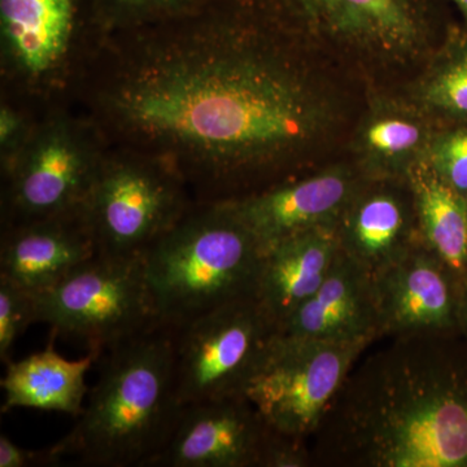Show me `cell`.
<instances>
[{
  "label": "cell",
  "instance_id": "1",
  "mask_svg": "<svg viewBox=\"0 0 467 467\" xmlns=\"http://www.w3.org/2000/svg\"><path fill=\"white\" fill-rule=\"evenodd\" d=\"M202 42L160 52L117 84L109 104L126 128L174 150L199 202H212L236 174L317 138L328 113L285 64Z\"/></svg>",
  "mask_w": 467,
  "mask_h": 467
},
{
  "label": "cell",
  "instance_id": "2",
  "mask_svg": "<svg viewBox=\"0 0 467 467\" xmlns=\"http://www.w3.org/2000/svg\"><path fill=\"white\" fill-rule=\"evenodd\" d=\"M95 365L98 378L76 425L47 448L52 465L150 467L183 410L171 328L155 325L101 353Z\"/></svg>",
  "mask_w": 467,
  "mask_h": 467
},
{
  "label": "cell",
  "instance_id": "3",
  "mask_svg": "<svg viewBox=\"0 0 467 467\" xmlns=\"http://www.w3.org/2000/svg\"><path fill=\"white\" fill-rule=\"evenodd\" d=\"M358 389L347 434L377 467H467V378L422 356L384 358Z\"/></svg>",
  "mask_w": 467,
  "mask_h": 467
},
{
  "label": "cell",
  "instance_id": "4",
  "mask_svg": "<svg viewBox=\"0 0 467 467\" xmlns=\"http://www.w3.org/2000/svg\"><path fill=\"white\" fill-rule=\"evenodd\" d=\"M260 254L226 202H195L143 254L159 324L178 327L254 297Z\"/></svg>",
  "mask_w": 467,
  "mask_h": 467
},
{
  "label": "cell",
  "instance_id": "5",
  "mask_svg": "<svg viewBox=\"0 0 467 467\" xmlns=\"http://www.w3.org/2000/svg\"><path fill=\"white\" fill-rule=\"evenodd\" d=\"M34 295L36 324L106 352L158 325L143 256L95 254L58 284Z\"/></svg>",
  "mask_w": 467,
  "mask_h": 467
},
{
  "label": "cell",
  "instance_id": "6",
  "mask_svg": "<svg viewBox=\"0 0 467 467\" xmlns=\"http://www.w3.org/2000/svg\"><path fill=\"white\" fill-rule=\"evenodd\" d=\"M370 343L306 339L278 331L252 373L244 398L270 430L301 441L317 429Z\"/></svg>",
  "mask_w": 467,
  "mask_h": 467
},
{
  "label": "cell",
  "instance_id": "7",
  "mask_svg": "<svg viewBox=\"0 0 467 467\" xmlns=\"http://www.w3.org/2000/svg\"><path fill=\"white\" fill-rule=\"evenodd\" d=\"M177 168L140 160L101 162L82 205L98 254L143 256L190 211Z\"/></svg>",
  "mask_w": 467,
  "mask_h": 467
},
{
  "label": "cell",
  "instance_id": "8",
  "mask_svg": "<svg viewBox=\"0 0 467 467\" xmlns=\"http://www.w3.org/2000/svg\"><path fill=\"white\" fill-rule=\"evenodd\" d=\"M171 328L175 389L183 407L244 396L261 356L278 333V325L254 296Z\"/></svg>",
  "mask_w": 467,
  "mask_h": 467
},
{
  "label": "cell",
  "instance_id": "9",
  "mask_svg": "<svg viewBox=\"0 0 467 467\" xmlns=\"http://www.w3.org/2000/svg\"><path fill=\"white\" fill-rule=\"evenodd\" d=\"M101 162L66 126H52L15 153L5 192V227L58 216L84 205Z\"/></svg>",
  "mask_w": 467,
  "mask_h": 467
},
{
  "label": "cell",
  "instance_id": "10",
  "mask_svg": "<svg viewBox=\"0 0 467 467\" xmlns=\"http://www.w3.org/2000/svg\"><path fill=\"white\" fill-rule=\"evenodd\" d=\"M272 432L244 396L184 405L150 467H264Z\"/></svg>",
  "mask_w": 467,
  "mask_h": 467
},
{
  "label": "cell",
  "instance_id": "11",
  "mask_svg": "<svg viewBox=\"0 0 467 467\" xmlns=\"http://www.w3.org/2000/svg\"><path fill=\"white\" fill-rule=\"evenodd\" d=\"M279 16L337 42L402 54L425 36L427 0H261Z\"/></svg>",
  "mask_w": 467,
  "mask_h": 467
},
{
  "label": "cell",
  "instance_id": "12",
  "mask_svg": "<svg viewBox=\"0 0 467 467\" xmlns=\"http://www.w3.org/2000/svg\"><path fill=\"white\" fill-rule=\"evenodd\" d=\"M373 285L380 335L418 337L459 325V281L422 241Z\"/></svg>",
  "mask_w": 467,
  "mask_h": 467
},
{
  "label": "cell",
  "instance_id": "13",
  "mask_svg": "<svg viewBox=\"0 0 467 467\" xmlns=\"http://www.w3.org/2000/svg\"><path fill=\"white\" fill-rule=\"evenodd\" d=\"M356 192L350 171L333 168L223 202L250 230L261 252L297 234L337 226Z\"/></svg>",
  "mask_w": 467,
  "mask_h": 467
},
{
  "label": "cell",
  "instance_id": "14",
  "mask_svg": "<svg viewBox=\"0 0 467 467\" xmlns=\"http://www.w3.org/2000/svg\"><path fill=\"white\" fill-rule=\"evenodd\" d=\"M98 254L82 207L58 216L5 227L0 276L38 294Z\"/></svg>",
  "mask_w": 467,
  "mask_h": 467
},
{
  "label": "cell",
  "instance_id": "15",
  "mask_svg": "<svg viewBox=\"0 0 467 467\" xmlns=\"http://www.w3.org/2000/svg\"><path fill=\"white\" fill-rule=\"evenodd\" d=\"M287 337L353 342L380 337L373 278L342 251L317 291L278 325Z\"/></svg>",
  "mask_w": 467,
  "mask_h": 467
},
{
  "label": "cell",
  "instance_id": "16",
  "mask_svg": "<svg viewBox=\"0 0 467 467\" xmlns=\"http://www.w3.org/2000/svg\"><path fill=\"white\" fill-rule=\"evenodd\" d=\"M337 226L297 234L260 252L254 299L276 325L324 284L337 254Z\"/></svg>",
  "mask_w": 467,
  "mask_h": 467
},
{
  "label": "cell",
  "instance_id": "17",
  "mask_svg": "<svg viewBox=\"0 0 467 467\" xmlns=\"http://www.w3.org/2000/svg\"><path fill=\"white\" fill-rule=\"evenodd\" d=\"M340 251L371 278L400 260L420 239L404 198L391 190L356 192L337 226Z\"/></svg>",
  "mask_w": 467,
  "mask_h": 467
},
{
  "label": "cell",
  "instance_id": "18",
  "mask_svg": "<svg viewBox=\"0 0 467 467\" xmlns=\"http://www.w3.org/2000/svg\"><path fill=\"white\" fill-rule=\"evenodd\" d=\"M41 352L33 353L20 361L5 364L2 379L5 404L2 411L26 408L57 411L78 417L84 410L88 389L85 378L95 367L99 353L88 352L85 358L70 361L54 349V340Z\"/></svg>",
  "mask_w": 467,
  "mask_h": 467
},
{
  "label": "cell",
  "instance_id": "19",
  "mask_svg": "<svg viewBox=\"0 0 467 467\" xmlns=\"http://www.w3.org/2000/svg\"><path fill=\"white\" fill-rule=\"evenodd\" d=\"M76 0H0V26L15 63L30 76L66 57L76 26Z\"/></svg>",
  "mask_w": 467,
  "mask_h": 467
},
{
  "label": "cell",
  "instance_id": "20",
  "mask_svg": "<svg viewBox=\"0 0 467 467\" xmlns=\"http://www.w3.org/2000/svg\"><path fill=\"white\" fill-rule=\"evenodd\" d=\"M420 239L453 273L467 275V198L418 161L408 173Z\"/></svg>",
  "mask_w": 467,
  "mask_h": 467
},
{
  "label": "cell",
  "instance_id": "21",
  "mask_svg": "<svg viewBox=\"0 0 467 467\" xmlns=\"http://www.w3.org/2000/svg\"><path fill=\"white\" fill-rule=\"evenodd\" d=\"M425 124L418 117L398 109H383L365 122L359 149L368 167L377 173L393 174L411 168L425 153Z\"/></svg>",
  "mask_w": 467,
  "mask_h": 467
},
{
  "label": "cell",
  "instance_id": "22",
  "mask_svg": "<svg viewBox=\"0 0 467 467\" xmlns=\"http://www.w3.org/2000/svg\"><path fill=\"white\" fill-rule=\"evenodd\" d=\"M36 324L34 295L0 276V359L11 361L12 347L30 325Z\"/></svg>",
  "mask_w": 467,
  "mask_h": 467
},
{
  "label": "cell",
  "instance_id": "23",
  "mask_svg": "<svg viewBox=\"0 0 467 467\" xmlns=\"http://www.w3.org/2000/svg\"><path fill=\"white\" fill-rule=\"evenodd\" d=\"M422 100L441 112L467 116V55L445 64L427 79Z\"/></svg>",
  "mask_w": 467,
  "mask_h": 467
},
{
  "label": "cell",
  "instance_id": "24",
  "mask_svg": "<svg viewBox=\"0 0 467 467\" xmlns=\"http://www.w3.org/2000/svg\"><path fill=\"white\" fill-rule=\"evenodd\" d=\"M423 160L439 178L467 198V129L436 138Z\"/></svg>",
  "mask_w": 467,
  "mask_h": 467
},
{
  "label": "cell",
  "instance_id": "25",
  "mask_svg": "<svg viewBox=\"0 0 467 467\" xmlns=\"http://www.w3.org/2000/svg\"><path fill=\"white\" fill-rule=\"evenodd\" d=\"M101 3L117 18L143 21L183 14L201 0H101Z\"/></svg>",
  "mask_w": 467,
  "mask_h": 467
},
{
  "label": "cell",
  "instance_id": "26",
  "mask_svg": "<svg viewBox=\"0 0 467 467\" xmlns=\"http://www.w3.org/2000/svg\"><path fill=\"white\" fill-rule=\"evenodd\" d=\"M54 466L47 448L30 451L21 448L7 435H0V467Z\"/></svg>",
  "mask_w": 467,
  "mask_h": 467
},
{
  "label": "cell",
  "instance_id": "27",
  "mask_svg": "<svg viewBox=\"0 0 467 467\" xmlns=\"http://www.w3.org/2000/svg\"><path fill=\"white\" fill-rule=\"evenodd\" d=\"M23 131V119L9 107H3L0 112V143L3 149L15 146Z\"/></svg>",
  "mask_w": 467,
  "mask_h": 467
},
{
  "label": "cell",
  "instance_id": "28",
  "mask_svg": "<svg viewBox=\"0 0 467 467\" xmlns=\"http://www.w3.org/2000/svg\"><path fill=\"white\" fill-rule=\"evenodd\" d=\"M459 325L467 333V275L459 282V310H457Z\"/></svg>",
  "mask_w": 467,
  "mask_h": 467
},
{
  "label": "cell",
  "instance_id": "29",
  "mask_svg": "<svg viewBox=\"0 0 467 467\" xmlns=\"http://www.w3.org/2000/svg\"><path fill=\"white\" fill-rule=\"evenodd\" d=\"M453 2L456 3L457 5H459L461 11H462L467 17V0H453Z\"/></svg>",
  "mask_w": 467,
  "mask_h": 467
}]
</instances>
